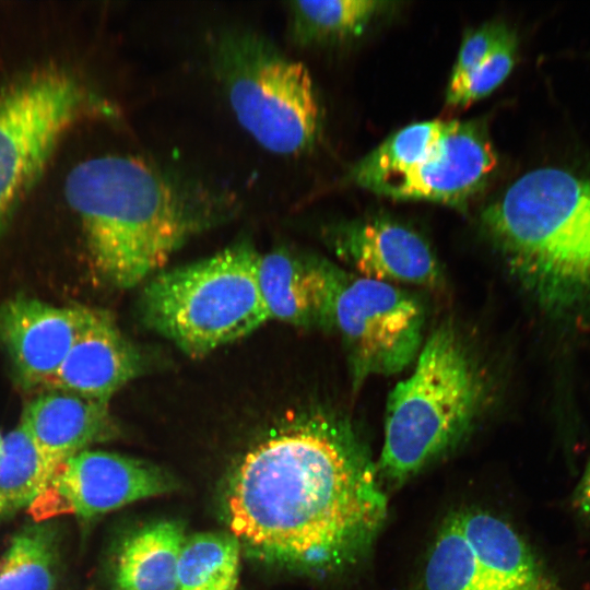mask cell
<instances>
[{"label":"cell","instance_id":"6da1fadb","mask_svg":"<svg viewBox=\"0 0 590 590\" xmlns=\"http://www.w3.org/2000/svg\"><path fill=\"white\" fill-rule=\"evenodd\" d=\"M368 446L340 412L296 416L238 462L227 489L231 531L256 554L306 570L357 564L388 514Z\"/></svg>","mask_w":590,"mask_h":590},{"label":"cell","instance_id":"7a4b0ae2","mask_svg":"<svg viewBox=\"0 0 590 590\" xmlns=\"http://www.w3.org/2000/svg\"><path fill=\"white\" fill-rule=\"evenodd\" d=\"M66 196L94 269L130 288L161 269L191 236L236 214V194L133 155L82 162Z\"/></svg>","mask_w":590,"mask_h":590},{"label":"cell","instance_id":"3957f363","mask_svg":"<svg viewBox=\"0 0 590 590\" xmlns=\"http://www.w3.org/2000/svg\"><path fill=\"white\" fill-rule=\"evenodd\" d=\"M481 223L509 274L544 311H590V176L531 170L483 211Z\"/></svg>","mask_w":590,"mask_h":590},{"label":"cell","instance_id":"277c9868","mask_svg":"<svg viewBox=\"0 0 590 590\" xmlns=\"http://www.w3.org/2000/svg\"><path fill=\"white\" fill-rule=\"evenodd\" d=\"M488 394L471 347L455 323L441 322L388 397L379 477L402 483L453 450L481 418Z\"/></svg>","mask_w":590,"mask_h":590},{"label":"cell","instance_id":"5b68a950","mask_svg":"<svg viewBox=\"0 0 590 590\" xmlns=\"http://www.w3.org/2000/svg\"><path fill=\"white\" fill-rule=\"evenodd\" d=\"M259 257L241 240L160 272L141 294L144 322L192 357L248 335L270 319L258 281Z\"/></svg>","mask_w":590,"mask_h":590},{"label":"cell","instance_id":"8992f818","mask_svg":"<svg viewBox=\"0 0 590 590\" xmlns=\"http://www.w3.org/2000/svg\"><path fill=\"white\" fill-rule=\"evenodd\" d=\"M213 71L241 128L279 155L305 153L316 143L321 109L307 68L262 35L244 28L211 42Z\"/></svg>","mask_w":590,"mask_h":590},{"label":"cell","instance_id":"52a82bcc","mask_svg":"<svg viewBox=\"0 0 590 590\" xmlns=\"http://www.w3.org/2000/svg\"><path fill=\"white\" fill-rule=\"evenodd\" d=\"M115 116L107 99L56 68L30 73L0 94V233L61 137L85 119Z\"/></svg>","mask_w":590,"mask_h":590},{"label":"cell","instance_id":"ba28073f","mask_svg":"<svg viewBox=\"0 0 590 590\" xmlns=\"http://www.w3.org/2000/svg\"><path fill=\"white\" fill-rule=\"evenodd\" d=\"M421 590H560L520 534L481 509L450 515L426 558Z\"/></svg>","mask_w":590,"mask_h":590},{"label":"cell","instance_id":"9c48e42d","mask_svg":"<svg viewBox=\"0 0 590 590\" xmlns=\"http://www.w3.org/2000/svg\"><path fill=\"white\" fill-rule=\"evenodd\" d=\"M421 300L396 284L346 274L334 300L331 329L339 332L354 391L373 376L414 364L425 341Z\"/></svg>","mask_w":590,"mask_h":590},{"label":"cell","instance_id":"30bf717a","mask_svg":"<svg viewBox=\"0 0 590 590\" xmlns=\"http://www.w3.org/2000/svg\"><path fill=\"white\" fill-rule=\"evenodd\" d=\"M158 467L118 453L86 449L64 463L32 503L35 521L72 514L88 520L133 502L174 491Z\"/></svg>","mask_w":590,"mask_h":590},{"label":"cell","instance_id":"8fae6325","mask_svg":"<svg viewBox=\"0 0 590 590\" xmlns=\"http://www.w3.org/2000/svg\"><path fill=\"white\" fill-rule=\"evenodd\" d=\"M94 308L59 306L15 296L0 305V343L17 382L26 388L48 385L91 321Z\"/></svg>","mask_w":590,"mask_h":590},{"label":"cell","instance_id":"7c38bea8","mask_svg":"<svg viewBox=\"0 0 590 590\" xmlns=\"http://www.w3.org/2000/svg\"><path fill=\"white\" fill-rule=\"evenodd\" d=\"M496 164V153L481 123L451 120L424 161L387 181L377 193L461 205L486 185Z\"/></svg>","mask_w":590,"mask_h":590},{"label":"cell","instance_id":"4fadbf2b","mask_svg":"<svg viewBox=\"0 0 590 590\" xmlns=\"http://www.w3.org/2000/svg\"><path fill=\"white\" fill-rule=\"evenodd\" d=\"M335 255L358 276L386 283L436 287L441 271L427 241L414 229L386 217L339 224L329 233Z\"/></svg>","mask_w":590,"mask_h":590},{"label":"cell","instance_id":"5bb4252c","mask_svg":"<svg viewBox=\"0 0 590 590\" xmlns=\"http://www.w3.org/2000/svg\"><path fill=\"white\" fill-rule=\"evenodd\" d=\"M346 272L331 262L281 247L260 253L258 281L270 319L331 329L337 294Z\"/></svg>","mask_w":590,"mask_h":590},{"label":"cell","instance_id":"9a60e30c","mask_svg":"<svg viewBox=\"0 0 590 590\" xmlns=\"http://www.w3.org/2000/svg\"><path fill=\"white\" fill-rule=\"evenodd\" d=\"M108 403L71 392L44 390L26 404L20 423L42 455L47 484L68 459L119 435Z\"/></svg>","mask_w":590,"mask_h":590},{"label":"cell","instance_id":"2e32d148","mask_svg":"<svg viewBox=\"0 0 590 590\" xmlns=\"http://www.w3.org/2000/svg\"><path fill=\"white\" fill-rule=\"evenodd\" d=\"M141 355L125 338L113 317L95 309L61 366L44 390H60L109 402L137 377Z\"/></svg>","mask_w":590,"mask_h":590},{"label":"cell","instance_id":"e0dca14e","mask_svg":"<svg viewBox=\"0 0 590 590\" xmlns=\"http://www.w3.org/2000/svg\"><path fill=\"white\" fill-rule=\"evenodd\" d=\"M185 539V527L178 520L156 521L128 535L114 558V590H177V563Z\"/></svg>","mask_w":590,"mask_h":590},{"label":"cell","instance_id":"ac0fdd59","mask_svg":"<svg viewBox=\"0 0 590 590\" xmlns=\"http://www.w3.org/2000/svg\"><path fill=\"white\" fill-rule=\"evenodd\" d=\"M389 2L375 0L292 1L288 33L299 46L339 43L361 35Z\"/></svg>","mask_w":590,"mask_h":590},{"label":"cell","instance_id":"d6986e66","mask_svg":"<svg viewBox=\"0 0 590 590\" xmlns=\"http://www.w3.org/2000/svg\"><path fill=\"white\" fill-rule=\"evenodd\" d=\"M59 565V532L35 521L17 531L0 564V590H55Z\"/></svg>","mask_w":590,"mask_h":590},{"label":"cell","instance_id":"ffe728a7","mask_svg":"<svg viewBox=\"0 0 590 590\" xmlns=\"http://www.w3.org/2000/svg\"><path fill=\"white\" fill-rule=\"evenodd\" d=\"M240 546L232 532L186 538L177 563V590H236Z\"/></svg>","mask_w":590,"mask_h":590},{"label":"cell","instance_id":"44dd1931","mask_svg":"<svg viewBox=\"0 0 590 590\" xmlns=\"http://www.w3.org/2000/svg\"><path fill=\"white\" fill-rule=\"evenodd\" d=\"M449 123L429 120L404 127L353 167V180L377 192L387 181L424 161L439 143Z\"/></svg>","mask_w":590,"mask_h":590},{"label":"cell","instance_id":"7402d4cb","mask_svg":"<svg viewBox=\"0 0 590 590\" xmlns=\"http://www.w3.org/2000/svg\"><path fill=\"white\" fill-rule=\"evenodd\" d=\"M46 485L42 455L19 423L0 444V519L31 506Z\"/></svg>","mask_w":590,"mask_h":590},{"label":"cell","instance_id":"603a6c76","mask_svg":"<svg viewBox=\"0 0 590 590\" xmlns=\"http://www.w3.org/2000/svg\"><path fill=\"white\" fill-rule=\"evenodd\" d=\"M517 55L516 34L508 28L488 56L470 74L458 94L447 106L464 108L489 95L511 72Z\"/></svg>","mask_w":590,"mask_h":590},{"label":"cell","instance_id":"cb8c5ba5","mask_svg":"<svg viewBox=\"0 0 590 590\" xmlns=\"http://www.w3.org/2000/svg\"><path fill=\"white\" fill-rule=\"evenodd\" d=\"M507 31L508 27L502 23H487L464 36L448 83L446 103L458 94L470 74L488 56Z\"/></svg>","mask_w":590,"mask_h":590},{"label":"cell","instance_id":"d4e9b609","mask_svg":"<svg viewBox=\"0 0 590 590\" xmlns=\"http://www.w3.org/2000/svg\"><path fill=\"white\" fill-rule=\"evenodd\" d=\"M574 506L582 516L590 520V461L575 491Z\"/></svg>","mask_w":590,"mask_h":590},{"label":"cell","instance_id":"484cf974","mask_svg":"<svg viewBox=\"0 0 590 590\" xmlns=\"http://www.w3.org/2000/svg\"><path fill=\"white\" fill-rule=\"evenodd\" d=\"M2 438H3V436L0 434V444H1V441H2Z\"/></svg>","mask_w":590,"mask_h":590}]
</instances>
